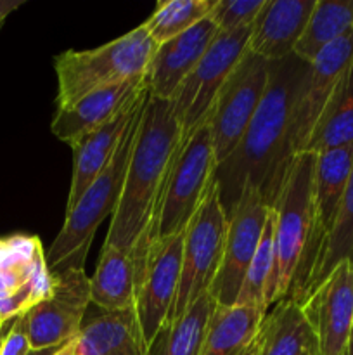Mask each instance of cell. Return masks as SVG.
Here are the masks:
<instances>
[{"label": "cell", "mask_w": 353, "mask_h": 355, "mask_svg": "<svg viewBox=\"0 0 353 355\" xmlns=\"http://www.w3.org/2000/svg\"><path fill=\"white\" fill-rule=\"evenodd\" d=\"M54 355H75V338L66 342Z\"/></svg>", "instance_id": "836d02e7"}, {"label": "cell", "mask_w": 353, "mask_h": 355, "mask_svg": "<svg viewBox=\"0 0 353 355\" xmlns=\"http://www.w3.org/2000/svg\"><path fill=\"white\" fill-rule=\"evenodd\" d=\"M158 44L144 24L90 51H66L54 61L57 110L71 106L93 90L145 75Z\"/></svg>", "instance_id": "5b68a950"}, {"label": "cell", "mask_w": 353, "mask_h": 355, "mask_svg": "<svg viewBox=\"0 0 353 355\" xmlns=\"http://www.w3.org/2000/svg\"><path fill=\"white\" fill-rule=\"evenodd\" d=\"M315 155L294 156L282 191L273 205L275 211V266L265 295L266 309L287 297L298 272L311 232Z\"/></svg>", "instance_id": "8992f818"}, {"label": "cell", "mask_w": 353, "mask_h": 355, "mask_svg": "<svg viewBox=\"0 0 353 355\" xmlns=\"http://www.w3.org/2000/svg\"><path fill=\"white\" fill-rule=\"evenodd\" d=\"M270 208L255 187H246L234 211L227 217V238L210 295L217 305L232 307L241 293L244 276L255 257Z\"/></svg>", "instance_id": "4fadbf2b"}, {"label": "cell", "mask_w": 353, "mask_h": 355, "mask_svg": "<svg viewBox=\"0 0 353 355\" xmlns=\"http://www.w3.org/2000/svg\"><path fill=\"white\" fill-rule=\"evenodd\" d=\"M346 260L353 262V168L350 173L348 184H346L345 194H343L334 227L325 239L317 260H315L314 269H311L307 286H305L303 295L300 298V305L307 300L308 295L314 293L327 279L329 274L339 263L346 262Z\"/></svg>", "instance_id": "83f0119b"}, {"label": "cell", "mask_w": 353, "mask_h": 355, "mask_svg": "<svg viewBox=\"0 0 353 355\" xmlns=\"http://www.w3.org/2000/svg\"><path fill=\"white\" fill-rule=\"evenodd\" d=\"M258 355H320L317 336L298 302L282 298L265 315L258 335Z\"/></svg>", "instance_id": "603a6c76"}, {"label": "cell", "mask_w": 353, "mask_h": 355, "mask_svg": "<svg viewBox=\"0 0 353 355\" xmlns=\"http://www.w3.org/2000/svg\"><path fill=\"white\" fill-rule=\"evenodd\" d=\"M251 30L253 26L218 33L194 71L176 90L172 103L182 130V141L210 116L221 85L248 52Z\"/></svg>", "instance_id": "ba28073f"}, {"label": "cell", "mask_w": 353, "mask_h": 355, "mask_svg": "<svg viewBox=\"0 0 353 355\" xmlns=\"http://www.w3.org/2000/svg\"><path fill=\"white\" fill-rule=\"evenodd\" d=\"M353 31V0H317L293 54L310 64L325 47Z\"/></svg>", "instance_id": "484cf974"}, {"label": "cell", "mask_w": 353, "mask_h": 355, "mask_svg": "<svg viewBox=\"0 0 353 355\" xmlns=\"http://www.w3.org/2000/svg\"><path fill=\"white\" fill-rule=\"evenodd\" d=\"M145 75L104 87L87 94L64 110H57L51 123V132L66 144L73 146L113 120L125 106L145 90Z\"/></svg>", "instance_id": "ac0fdd59"}, {"label": "cell", "mask_w": 353, "mask_h": 355, "mask_svg": "<svg viewBox=\"0 0 353 355\" xmlns=\"http://www.w3.org/2000/svg\"><path fill=\"white\" fill-rule=\"evenodd\" d=\"M215 0H166L158 2L154 12L144 23L156 44H163L210 16Z\"/></svg>", "instance_id": "f1b7e54d"}, {"label": "cell", "mask_w": 353, "mask_h": 355, "mask_svg": "<svg viewBox=\"0 0 353 355\" xmlns=\"http://www.w3.org/2000/svg\"><path fill=\"white\" fill-rule=\"evenodd\" d=\"M2 324H3V322H2V321H0V328H2Z\"/></svg>", "instance_id": "f35d334b"}, {"label": "cell", "mask_w": 353, "mask_h": 355, "mask_svg": "<svg viewBox=\"0 0 353 355\" xmlns=\"http://www.w3.org/2000/svg\"><path fill=\"white\" fill-rule=\"evenodd\" d=\"M144 104L128 125L113 159L87 187L75 207L66 211L62 229L59 231L57 238L54 239L48 252L45 253V260H47V267L51 272H57V270L68 269V267L83 269L87 253H89L100 222L109 214L113 215L116 210Z\"/></svg>", "instance_id": "277c9868"}, {"label": "cell", "mask_w": 353, "mask_h": 355, "mask_svg": "<svg viewBox=\"0 0 353 355\" xmlns=\"http://www.w3.org/2000/svg\"><path fill=\"white\" fill-rule=\"evenodd\" d=\"M317 0H266L256 17L248 51L269 62L293 55Z\"/></svg>", "instance_id": "ffe728a7"}, {"label": "cell", "mask_w": 353, "mask_h": 355, "mask_svg": "<svg viewBox=\"0 0 353 355\" xmlns=\"http://www.w3.org/2000/svg\"><path fill=\"white\" fill-rule=\"evenodd\" d=\"M320 355H345L353 322V262H341L301 304Z\"/></svg>", "instance_id": "2e32d148"}, {"label": "cell", "mask_w": 353, "mask_h": 355, "mask_svg": "<svg viewBox=\"0 0 353 355\" xmlns=\"http://www.w3.org/2000/svg\"><path fill=\"white\" fill-rule=\"evenodd\" d=\"M353 168V144L327 149L315 155L314 196H311V232L307 252L294 276L286 298L298 302L303 295L314 263L334 227L343 194Z\"/></svg>", "instance_id": "8fae6325"}, {"label": "cell", "mask_w": 353, "mask_h": 355, "mask_svg": "<svg viewBox=\"0 0 353 355\" xmlns=\"http://www.w3.org/2000/svg\"><path fill=\"white\" fill-rule=\"evenodd\" d=\"M51 274L52 293L19 315L31 350L51 349L76 338L90 304V279L85 270L68 267Z\"/></svg>", "instance_id": "30bf717a"}, {"label": "cell", "mask_w": 353, "mask_h": 355, "mask_svg": "<svg viewBox=\"0 0 353 355\" xmlns=\"http://www.w3.org/2000/svg\"><path fill=\"white\" fill-rule=\"evenodd\" d=\"M353 144V64L329 97L305 153L318 155L327 149Z\"/></svg>", "instance_id": "d4e9b609"}, {"label": "cell", "mask_w": 353, "mask_h": 355, "mask_svg": "<svg viewBox=\"0 0 353 355\" xmlns=\"http://www.w3.org/2000/svg\"><path fill=\"white\" fill-rule=\"evenodd\" d=\"M145 97H147V87L128 106H125L113 120L104 123L97 130L90 132L89 135H85L76 144L71 146L75 155H73L71 189H69L68 194L66 211L75 207L76 201L82 198L87 187L97 179V175L113 159L114 153L120 148L121 139H123L128 125L134 120L137 111L141 110Z\"/></svg>", "instance_id": "d6986e66"}, {"label": "cell", "mask_w": 353, "mask_h": 355, "mask_svg": "<svg viewBox=\"0 0 353 355\" xmlns=\"http://www.w3.org/2000/svg\"><path fill=\"white\" fill-rule=\"evenodd\" d=\"M137 312L99 311L83 319L75 338V355H145Z\"/></svg>", "instance_id": "44dd1931"}, {"label": "cell", "mask_w": 353, "mask_h": 355, "mask_svg": "<svg viewBox=\"0 0 353 355\" xmlns=\"http://www.w3.org/2000/svg\"><path fill=\"white\" fill-rule=\"evenodd\" d=\"M266 311L258 305H217L208 324L201 355H249L258 345Z\"/></svg>", "instance_id": "7402d4cb"}, {"label": "cell", "mask_w": 353, "mask_h": 355, "mask_svg": "<svg viewBox=\"0 0 353 355\" xmlns=\"http://www.w3.org/2000/svg\"><path fill=\"white\" fill-rule=\"evenodd\" d=\"M345 355H353V322H352V331H350V340H348V345H346Z\"/></svg>", "instance_id": "d590c367"}, {"label": "cell", "mask_w": 353, "mask_h": 355, "mask_svg": "<svg viewBox=\"0 0 353 355\" xmlns=\"http://www.w3.org/2000/svg\"><path fill=\"white\" fill-rule=\"evenodd\" d=\"M270 66L272 62L248 51L217 94L210 113L217 166L232 155L244 137L269 85Z\"/></svg>", "instance_id": "9c48e42d"}, {"label": "cell", "mask_w": 353, "mask_h": 355, "mask_svg": "<svg viewBox=\"0 0 353 355\" xmlns=\"http://www.w3.org/2000/svg\"><path fill=\"white\" fill-rule=\"evenodd\" d=\"M180 141L182 130L172 101L156 99L147 94L123 189L104 245L128 253L134 252L151 224Z\"/></svg>", "instance_id": "7a4b0ae2"}, {"label": "cell", "mask_w": 353, "mask_h": 355, "mask_svg": "<svg viewBox=\"0 0 353 355\" xmlns=\"http://www.w3.org/2000/svg\"><path fill=\"white\" fill-rule=\"evenodd\" d=\"M54 277L37 236L0 239V321H14L52 293Z\"/></svg>", "instance_id": "7c38bea8"}, {"label": "cell", "mask_w": 353, "mask_h": 355, "mask_svg": "<svg viewBox=\"0 0 353 355\" xmlns=\"http://www.w3.org/2000/svg\"><path fill=\"white\" fill-rule=\"evenodd\" d=\"M307 69L308 62L294 54L270 66L269 85L244 137L215 172L225 217L234 211L246 187H255L269 208L275 205L296 156L291 120Z\"/></svg>", "instance_id": "6da1fadb"}, {"label": "cell", "mask_w": 353, "mask_h": 355, "mask_svg": "<svg viewBox=\"0 0 353 355\" xmlns=\"http://www.w3.org/2000/svg\"><path fill=\"white\" fill-rule=\"evenodd\" d=\"M249 355H258V345H256V349H255V350H253V352H251V354H249Z\"/></svg>", "instance_id": "74e56055"}, {"label": "cell", "mask_w": 353, "mask_h": 355, "mask_svg": "<svg viewBox=\"0 0 353 355\" xmlns=\"http://www.w3.org/2000/svg\"><path fill=\"white\" fill-rule=\"evenodd\" d=\"M217 172V158L211 139L210 116L187 139L180 141L172 170L166 177L151 224L138 243L134 257L135 276L142 272L147 252L156 239L168 238L183 231L203 203Z\"/></svg>", "instance_id": "3957f363"}, {"label": "cell", "mask_w": 353, "mask_h": 355, "mask_svg": "<svg viewBox=\"0 0 353 355\" xmlns=\"http://www.w3.org/2000/svg\"><path fill=\"white\" fill-rule=\"evenodd\" d=\"M217 309L210 293L194 302L192 307L168 328H161L145 355H201L208 324Z\"/></svg>", "instance_id": "4316f807"}, {"label": "cell", "mask_w": 353, "mask_h": 355, "mask_svg": "<svg viewBox=\"0 0 353 355\" xmlns=\"http://www.w3.org/2000/svg\"><path fill=\"white\" fill-rule=\"evenodd\" d=\"M30 352V340H28L26 331H24L21 318L14 319L12 326H10V329L7 331L6 338H3L0 355H28Z\"/></svg>", "instance_id": "1f68e13d"}, {"label": "cell", "mask_w": 353, "mask_h": 355, "mask_svg": "<svg viewBox=\"0 0 353 355\" xmlns=\"http://www.w3.org/2000/svg\"><path fill=\"white\" fill-rule=\"evenodd\" d=\"M185 229L152 243L144 269L135 283V312L145 349L165 326L175 302Z\"/></svg>", "instance_id": "5bb4252c"}, {"label": "cell", "mask_w": 353, "mask_h": 355, "mask_svg": "<svg viewBox=\"0 0 353 355\" xmlns=\"http://www.w3.org/2000/svg\"><path fill=\"white\" fill-rule=\"evenodd\" d=\"M352 64L353 31L325 47L308 64L291 120V144L294 155L305 153L329 97L332 96L338 82Z\"/></svg>", "instance_id": "9a60e30c"}, {"label": "cell", "mask_w": 353, "mask_h": 355, "mask_svg": "<svg viewBox=\"0 0 353 355\" xmlns=\"http://www.w3.org/2000/svg\"><path fill=\"white\" fill-rule=\"evenodd\" d=\"M227 238V217L218 196L217 180L213 179L203 203L197 208L183 236L182 269L175 302L163 328L179 321L210 288L217 277Z\"/></svg>", "instance_id": "52a82bcc"}, {"label": "cell", "mask_w": 353, "mask_h": 355, "mask_svg": "<svg viewBox=\"0 0 353 355\" xmlns=\"http://www.w3.org/2000/svg\"><path fill=\"white\" fill-rule=\"evenodd\" d=\"M90 304L102 311L135 307V266L132 253L102 246L99 266L90 279Z\"/></svg>", "instance_id": "cb8c5ba5"}, {"label": "cell", "mask_w": 353, "mask_h": 355, "mask_svg": "<svg viewBox=\"0 0 353 355\" xmlns=\"http://www.w3.org/2000/svg\"><path fill=\"white\" fill-rule=\"evenodd\" d=\"M3 338H6V335H0V349H2V343H3Z\"/></svg>", "instance_id": "8d00e7d4"}, {"label": "cell", "mask_w": 353, "mask_h": 355, "mask_svg": "<svg viewBox=\"0 0 353 355\" xmlns=\"http://www.w3.org/2000/svg\"><path fill=\"white\" fill-rule=\"evenodd\" d=\"M64 345V343H62ZM62 345H57V347H51V349H42V350H31L30 354L28 355H54L55 352H57L59 349H61Z\"/></svg>", "instance_id": "e575fe53"}, {"label": "cell", "mask_w": 353, "mask_h": 355, "mask_svg": "<svg viewBox=\"0 0 353 355\" xmlns=\"http://www.w3.org/2000/svg\"><path fill=\"white\" fill-rule=\"evenodd\" d=\"M217 35V24L208 16L185 33L159 44L145 71L149 94L156 99L172 101L183 80L206 54Z\"/></svg>", "instance_id": "e0dca14e"}, {"label": "cell", "mask_w": 353, "mask_h": 355, "mask_svg": "<svg viewBox=\"0 0 353 355\" xmlns=\"http://www.w3.org/2000/svg\"><path fill=\"white\" fill-rule=\"evenodd\" d=\"M24 0H0V28H2L3 21L7 19L10 12L17 9V7L23 6Z\"/></svg>", "instance_id": "d6a6232c"}, {"label": "cell", "mask_w": 353, "mask_h": 355, "mask_svg": "<svg viewBox=\"0 0 353 355\" xmlns=\"http://www.w3.org/2000/svg\"><path fill=\"white\" fill-rule=\"evenodd\" d=\"M266 0H215L210 17L217 24L218 33L251 28L265 7Z\"/></svg>", "instance_id": "4dcf8cb0"}, {"label": "cell", "mask_w": 353, "mask_h": 355, "mask_svg": "<svg viewBox=\"0 0 353 355\" xmlns=\"http://www.w3.org/2000/svg\"><path fill=\"white\" fill-rule=\"evenodd\" d=\"M273 238H275V211H273V208H270L262 239H260L255 257L249 263L241 293L235 302L237 305H258L266 311L265 295L273 272V266H275Z\"/></svg>", "instance_id": "f546056e"}]
</instances>
